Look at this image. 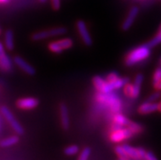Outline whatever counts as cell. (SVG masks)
I'll list each match as a JSON object with an SVG mask.
<instances>
[{"mask_svg": "<svg viewBox=\"0 0 161 160\" xmlns=\"http://www.w3.org/2000/svg\"><path fill=\"white\" fill-rule=\"evenodd\" d=\"M52 6L54 10L58 11L61 8V0H51Z\"/></svg>", "mask_w": 161, "mask_h": 160, "instance_id": "cell-28", "label": "cell"}, {"mask_svg": "<svg viewBox=\"0 0 161 160\" xmlns=\"http://www.w3.org/2000/svg\"><path fill=\"white\" fill-rule=\"evenodd\" d=\"M1 32H2V30H1V29H0V35H1Z\"/></svg>", "mask_w": 161, "mask_h": 160, "instance_id": "cell-35", "label": "cell"}, {"mask_svg": "<svg viewBox=\"0 0 161 160\" xmlns=\"http://www.w3.org/2000/svg\"><path fill=\"white\" fill-rule=\"evenodd\" d=\"M134 132L129 128H121L119 129L113 130L110 136V141L114 143H119L123 141L132 137Z\"/></svg>", "mask_w": 161, "mask_h": 160, "instance_id": "cell-5", "label": "cell"}, {"mask_svg": "<svg viewBox=\"0 0 161 160\" xmlns=\"http://www.w3.org/2000/svg\"><path fill=\"white\" fill-rule=\"evenodd\" d=\"M155 88H156L157 90H161V80L159 82V83L156 85V87H155Z\"/></svg>", "mask_w": 161, "mask_h": 160, "instance_id": "cell-31", "label": "cell"}, {"mask_svg": "<svg viewBox=\"0 0 161 160\" xmlns=\"http://www.w3.org/2000/svg\"><path fill=\"white\" fill-rule=\"evenodd\" d=\"M159 105L155 102H144L138 107V112L141 114H147V113H153V112L157 111Z\"/></svg>", "mask_w": 161, "mask_h": 160, "instance_id": "cell-13", "label": "cell"}, {"mask_svg": "<svg viewBox=\"0 0 161 160\" xmlns=\"http://www.w3.org/2000/svg\"><path fill=\"white\" fill-rule=\"evenodd\" d=\"M57 43L60 45V47L64 50H66V49H69L73 46L74 42L71 39H60V40H57Z\"/></svg>", "mask_w": 161, "mask_h": 160, "instance_id": "cell-19", "label": "cell"}, {"mask_svg": "<svg viewBox=\"0 0 161 160\" xmlns=\"http://www.w3.org/2000/svg\"><path fill=\"white\" fill-rule=\"evenodd\" d=\"M158 105H159V108H158V110H159V112H161V102H159V103L158 104Z\"/></svg>", "mask_w": 161, "mask_h": 160, "instance_id": "cell-33", "label": "cell"}, {"mask_svg": "<svg viewBox=\"0 0 161 160\" xmlns=\"http://www.w3.org/2000/svg\"><path fill=\"white\" fill-rule=\"evenodd\" d=\"M144 80V76L142 74H138L137 76L135 77L134 82L133 84L130 83H127L125 86V92L127 96L130 97L131 98L136 99L140 95V91H141V87L142 84V82Z\"/></svg>", "mask_w": 161, "mask_h": 160, "instance_id": "cell-3", "label": "cell"}, {"mask_svg": "<svg viewBox=\"0 0 161 160\" xmlns=\"http://www.w3.org/2000/svg\"><path fill=\"white\" fill-rule=\"evenodd\" d=\"M48 49L49 51L53 52L54 53H61L63 52V49L60 47V45L58 44L57 41L55 42H52L48 44Z\"/></svg>", "mask_w": 161, "mask_h": 160, "instance_id": "cell-22", "label": "cell"}, {"mask_svg": "<svg viewBox=\"0 0 161 160\" xmlns=\"http://www.w3.org/2000/svg\"><path fill=\"white\" fill-rule=\"evenodd\" d=\"M59 113L61 118V127L65 131L69 128V117L67 106L65 103H61L59 106Z\"/></svg>", "mask_w": 161, "mask_h": 160, "instance_id": "cell-12", "label": "cell"}, {"mask_svg": "<svg viewBox=\"0 0 161 160\" xmlns=\"http://www.w3.org/2000/svg\"><path fill=\"white\" fill-rule=\"evenodd\" d=\"M92 152V150L89 148V147H85L82 150V151L80 152V156H79V159L80 160H87L89 158L90 154Z\"/></svg>", "mask_w": 161, "mask_h": 160, "instance_id": "cell-24", "label": "cell"}, {"mask_svg": "<svg viewBox=\"0 0 161 160\" xmlns=\"http://www.w3.org/2000/svg\"><path fill=\"white\" fill-rule=\"evenodd\" d=\"M92 83H93L94 87L97 91L102 92L103 89H104L105 86H106V79H104L103 78H102L101 76H98L96 75L94 76L93 79H92Z\"/></svg>", "mask_w": 161, "mask_h": 160, "instance_id": "cell-16", "label": "cell"}, {"mask_svg": "<svg viewBox=\"0 0 161 160\" xmlns=\"http://www.w3.org/2000/svg\"><path fill=\"white\" fill-rule=\"evenodd\" d=\"M144 159L147 160H157V157L155 156V154H154L153 152H151V151H147L145 155V158Z\"/></svg>", "mask_w": 161, "mask_h": 160, "instance_id": "cell-29", "label": "cell"}, {"mask_svg": "<svg viewBox=\"0 0 161 160\" xmlns=\"http://www.w3.org/2000/svg\"><path fill=\"white\" fill-rule=\"evenodd\" d=\"M139 14V8L137 6H133L129 10V13L127 15L126 18L124 20L122 25H121V29L124 31H128L129 29L132 27V25L134 23L135 20L137 18V16Z\"/></svg>", "mask_w": 161, "mask_h": 160, "instance_id": "cell-7", "label": "cell"}, {"mask_svg": "<svg viewBox=\"0 0 161 160\" xmlns=\"http://www.w3.org/2000/svg\"><path fill=\"white\" fill-rule=\"evenodd\" d=\"M160 43H161V29H159V32H158L157 35H155L153 39H151L149 43H147V44L149 45L151 47H155V46H156V45L159 44Z\"/></svg>", "mask_w": 161, "mask_h": 160, "instance_id": "cell-23", "label": "cell"}, {"mask_svg": "<svg viewBox=\"0 0 161 160\" xmlns=\"http://www.w3.org/2000/svg\"><path fill=\"white\" fill-rule=\"evenodd\" d=\"M114 124H117L119 125L123 126V127H127V128H129L130 124H132L131 120H129V119H127L125 116L122 115L120 113L115 114L114 116Z\"/></svg>", "mask_w": 161, "mask_h": 160, "instance_id": "cell-17", "label": "cell"}, {"mask_svg": "<svg viewBox=\"0 0 161 160\" xmlns=\"http://www.w3.org/2000/svg\"><path fill=\"white\" fill-rule=\"evenodd\" d=\"M1 113L3 115V117L6 119L8 124L11 126V128L13 129V131L16 134H18V135H23L24 134V128L21 126V124L17 121L15 116L12 114L10 109H8L7 106H3L1 108Z\"/></svg>", "mask_w": 161, "mask_h": 160, "instance_id": "cell-4", "label": "cell"}, {"mask_svg": "<svg viewBox=\"0 0 161 160\" xmlns=\"http://www.w3.org/2000/svg\"><path fill=\"white\" fill-rule=\"evenodd\" d=\"M119 77V76L118 74L115 73V72H113V73H110V74L107 76V78H106V81H108V82L114 81V80L118 79Z\"/></svg>", "mask_w": 161, "mask_h": 160, "instance_id": "cell-27", "label": "cell"}, {"mask_svg": "<svg viewBox=\"0 0 161 160\" xmlns=\"http://www.w3.org/2000/svg\"><path fill=\"white\" fill-rule=\"evenodd\" d=\"M79 150H80L79 146H76V145H71V146H67L64 150V154L67 156H74L79 153Z\"/></svg>", "mask_w": 161, "mask_h": 160, "instance_id": "cell-20", "label": "cell"}, {"mask_svg": "<svg viewBox=\"0 0 161 160\" xmlns=\"http://www.w3.org/2000/svg\"><path fill=\"white\" fill-rule=\"evenodd\" d=\"M19 142V137L17 136H12L9 137H7L0 142V146L1 147H9L14 145L17 144Z\"/></svg>", "mask_w": 161, "mask_h": 160, "instance_id": "cell-18", "label": "cell"}, {"mask_svg": "<svg viewBox=\"0 0 161 160\" xmlns=\"http://www.w3.org/2000/svg\"><path fill=\"white\" fill-rule=\"evenodd\" d=\"M39 100L35 97H24L16 101V106L20 109H34L39 106Z\"/></svg>", "mask_w": 161, "mask_h": 160, "instance_id": "cell-9", "label": "cell"}, {"mask_svg": "<svg viewBox=\"0 0 161 160\" xmlns=\"http://www.w3.org/2000/svg\"><path fill=\"white\" fill-rule=\"evenodd\" d=\"M39 3H45L47 0H39Z\"/></svg>", "mask_w": 161, "mask_h": 160, "instance_id": "cell-34", "label": "cell"}, {"mask_svg": "<svg viewBox=\"0 0 161 160\" xmlns=\"http://www.w3.org/2000/svg\"><path fill=\"white\" fill-rule=\"evenodd\" d=\"M114 152H115V154L118 155V157L119 159H122V160L130 159V158H129V157L128 156L126 153H125L123 146H117L116 147L114 148Z\"/></svg>", "mask_w": 161, "mask_h": 160, "instance_id": "cell-21", "label": "cell"}, {"mask_svg": "<svg viewBox=\"0 0 161 160\" xmlns=\"http://www.w3.org/2000/svg\"><path fill=\"white\" fill-rule=\"evenodd\" d=\"M151 47L147 44H143L134 48L127 55L125 63L127 66H133L137 63L147 60L151 56Z\"/></svg>", "mask_w": 161, "mask_h": 160, "instance_id": "cell-1", "label": "cell"}, {"mask_svg": "<svg viewBox=\"0 0 161 160\" xmlns=\"http://www.w3.org/2000/svg\"><path fill=\"white\" fill-rule=\"evenodd\" d=\"M129 82V78H119L115 79L114 81L108 82L106 81V86H105L104 89L102 93H109L111 91L114 89H119L121 87H125L127 83Z\"/></svg>", "mask_w": 161, "mask_h": 160, "instance_id": "cell-8", "label": "cell"}, {"mask_svg": "<svg viewBox=\"0 0 161 160\" xmlns=\"http://www.w3.org/2000/svg\"><path fill=\"white\" fill-rule=\"evenodd\" d=\"M161 80V68H158L155 71L153 74V79H152V83H153L154 87H156L159 82Z\"/></svg>", "mask_w": 161, "mask_h": 160, "instance_id": "cell-25", "label": "cell"}, {"mask_svg": "<svg viewBox=\"0 0 161 160\" xmlns=\"http://www.w3.org/2000/svg\"><path fill=\"white\" fill-rule=\"evenodd\" d=\"M12 69V61L5 52L3 44L0 42V69L8 72Z\"/></svg>", "mask_w": 161, "mask_h": 160, "instance_id": "cell-10", "label": "cell"}, {"mask_svg": "<svg viewBox=\"0 0 161 160\" xmlns=\"http://www.w3.org/2000/svg\"><path fill=\"white\" fill-rule=\"evenodd\" d=\"M137 150H138L139 155H140V157H141V159L145 158V155H146V153H147V151H146V150H144L143 148H141V147H138V148H137Z\"/></svg>", "mask_w": 161, "mask_h": 160, "instance_id": "cell-30", "label": "cell"}, {"mask_svg": "<svg viewBox=\"0 0 161 160\" xmlns=\"http://www.w3.org/2000/svg\"><path fill=\"white\" fill-rule=\"evenodd\" d=\"M159 29H161V25H160V27H159Z\"/></svg>", "mask_w": 161, "mask_h": 160, "instance_id": "cell-36", "label": "cell"}, {"mask_svg": "<svg viewBox=\"0 0 161 160\" xmlns=\"http://www.w3.org/2000/svg\"><path fill=\"white\" fill-rule=\"evenodd\" d=\"M76 27H77L78 32L80 34V38H81L83 43L86 45V46H92V39L91 35H90L89 32H88V29L87 27L85 21L83 20H79L76 23Z\"/></svg>", "mask_w": 161, "mask_h": 160, "instance_id": "cell-6", "label": "cell"}, {"mask_svg": "<svg viewBox=\"0 0 161 160\" xmlns=\"http://www.w3.org/2000/svg\"><path fill=\"white\" fill-rule=\"evenodd\" d=\"M4 46L8 50L12 51L14 49V34L11 30H8L4 35Z\"/></svg>", "mask_w": 161, "mask_h": 160, "instance_id": "cell-14", "label": "cell"}, {"mask_svg": "<svg viewBox=\"0 0 161 160\" xmlns=\"http://www.w3.org/2000/svg\"><path fill=\"white\" fill-rule=\"evenodd\" d=\"M160 97H161L160 91H155V92H154V93L151 94L149 97L147 98V102H156L158 99H159V98H160Z\"/></svg>", "mask_w": 161, "mask_h": 160, "instance_id": "cell-26", "label": "cell"}, {"mask_svg": "<svg viewBox=\"0 0 161 160\" xmlns=\"http://www.w3.org/2000/svg\"><path fill=\"white\" fill-rule=\"evenodd\" d=\"M9 2V0H0V3H7Z\"/></svg>", "mask_w": 161, "mask_h": 160, "instance_id": "cell-32", "label": "cell"}, {"mask_svg": "<svg viewBox=\"0 0 161 160\" xmlns=\"http://www.w3.org/2000/svg\"><path fill=\"white\" fill-rule=\"evenodd\" d=\"M123 147H124V150H125V153L129 157L130 159H141V157L139 155L137 148H133V147L129 146V145H123Z\"/></svg>", "mask_w": 161, "mask_h": 160, "instance_id": "cell-15", "label": "cell"}, {"mask_svg": "<svg viewBox=\"0 0 161 160\" xmlns=\"http://www.w3.org/2000/svg\"><path fill=\"white\" fill-rule=\"evenodd\" d=\"M13 62L16 64L17 66L20 68L22 71H24L25 73L29 75H35L36 73L35 67H33L27 62L26 61H25L22 57H19V56H16L13 58Z\"/></svg>", "mask_w": 161, "mask_h": 160, "instance_id": "cell-11", "label": "cell"}, {"mask_svg": "<svg viewBox=\"0 0 161 160\" xmlns=\"http://www.w3.org/2000/svg\"><path fill=\"white\" fill-rule=\"evenodd\" d=\"M67 33V29L65 27H55V28L49 29L48 30L39 31L31 35V39L33 41H40L47 39L51 37L60 36Z\"/></svg>", "mask_w": 161, "mask_h": 160, "instance_id": "cell-2", "label": "cell"}]
</instances>
